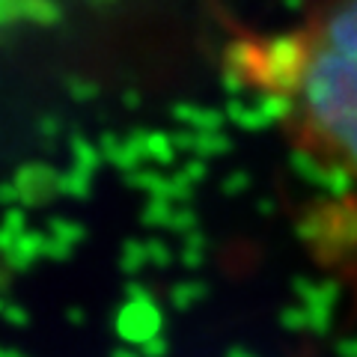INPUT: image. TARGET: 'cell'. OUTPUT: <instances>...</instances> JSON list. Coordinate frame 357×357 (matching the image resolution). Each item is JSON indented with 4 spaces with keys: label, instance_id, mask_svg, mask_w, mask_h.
<instances>
[{
    "label": "cell",
    "instance_id": "1",
    "mask_svg": "<svg viewBox=\"0 0 357 357\" xmlns=\"http://www.w3.org/2000/svg\"><path fill=\"white\" fill-rule=\"evenodd\" d=\"M229 86L331 191L333 262L357 250V0H304L277 27H236L220 51Z\"/></svg>",
    "mask_w": 357,
    "mask_h": 357
},
{
    "label": "cell",
    "instance_id": "2",
    "mask_svg": "<svg viewBox=\"0 0 357 357\" xmlns=\"http://www.w3.org/2000/svg\"><path fill=\"white\" fill-rule=\"evenodd\" d=\"M89 0H0V27L48 24Z\"/></svg>",
    "mask_w": 357,
    "mask_h": 357
}]
</instances>
